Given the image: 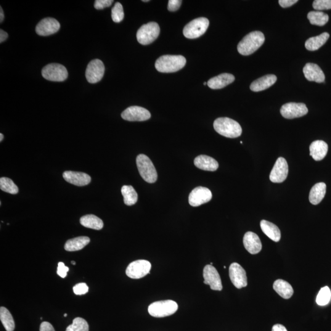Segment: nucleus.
Listing matches in <instances>:
<instances>
[{
	"instance_id": "nucleus-43",
	"label": "nucleus",
	"mask_w": 331,
	"mask_h": 331,
	"mask_svg": "<svg viewBox=\"0 0 331 331\" xmlns=\"http://www.w3.org/2000/svg\"><path fill=\"white\" fill-rule=\"evenodd\" d=\"M298 1V0H279V2L280 6L283 7V8H286V7L293 6V4H296Z\"/></svg>"
},
{
	"instance_id": "nucleus-35",
	"label": "nucleus",
	"mask_w": 331,
	"mask_h": 331,
	"mask_svg": "<svg viewBox=\"0 0 331 331\" xmlns=\"http://www.w3.org/2000/svg\"><path fill=\"white\" fill-rule=\"evenodd\" d=\"M66 331H89V326L86 320L78 317L73 320L72 324L68 326Z\"/></svg>"
},
{
	"instance_id": "nucleus-34",
	"label": "nucleus",
	"mask_w": 331,
	"mask_h": 331,
	"mask_svg": "<svg viewBox=\"0 0 331 331\" xmlns=\"http://www.w3.org/2000/svg\"><path fill=\"white\" fill-rule=\"evenodd\" d=\"M0 189L4 192L10 194L15 195L18 192V189L11 179L7 177H1L0 179Z\"/></svg>"
},
{
	"instance_id": "nucleus-11",
	"label": "nucleus",
	"mask_w": 331,
	"mask_h": 331,
	"mask_svg": "<svg viewBox=\"0 0 331 331\" xmlns=\"http://www.w3.org/2000/svg\"><path fill=\"white\" fill-rule=\"evenodd\" d=\"M105 67L102 61L95 59L89 63L86 71V76L89 83L95 84L104 76Z\"/></svg>"
},
{
	"instance_id": "nucleus-31",
	"label": "nucleus",
	"mask_w": 331,
	"mask_h": 331,
	"mask_svg": "<svg viewBox=\"0 0 331 331\" xmlns=\"http://www.w3.org/2000/svg\"><path fill=\"white\" fill-rule=\"evenodd\" d=\"M124 198V203L127 206H132L137 203L138 196L136 190L131 185H124L121 190Z\"/></svg>"
},
{
	"instance_id": "nucleus-25",
	"label": "nucleus",
	"mask_w": 331,
	"mask_h": 331,
	"mask_svg": "<svg viewBox=\"0 0 331 331\" xmlns=\"http://www.w3.org/2000/svg\"><path fill=\"white\" fill-rule=\"evenodd\" d=\"M327 192V185L323 182L318 183L312 188L309 194V201L312 205H317L322 202Z\"/></svg>"
},
{
	"instance_id": "nucleus-1",
	"label": "nucleus",
	"mask_w": 331,
	"mask_h": 331,
	"mask_svg": "<svg viewBox=\"0 0 331 331\" xmlns=\"http://www.w3.org/2000/svg\"><path fill=\"white\" fill-rule=\"evenodd\" d=\"M265 37L261 31H252L246 35L237 46L239 54L245 56L256 52L264 44Z\"/></svg>"
},
{
	"instance_id": "nucleus-32",
	"label": "nucleus",
	"mask_w": 331,
	"mask_h": 331,
	"mask_svg": "<svg viewBox=\"0 0 331 331\" xmlns=\"http://www.w3.org/2000/svg\"><path fill=\"white\" fill-rule=\"evenodd\" d=\"M307 18L312 25L320 26H324L329 21V15L322 11L310 12Z\"/></svg>"
},
{
	"instance_id": "nucleus-50",
	"label": "nucleus",
	"mask_w": 331,
	"mask_h": 331,
	"mask_svg": "<svg viewBox=\"0 0 331 331\" xmlns=\"http://www.w3.org/2000/svg\"><path fill=\"white\" fill-rule=\"evenodd\" d=\"M144 1V2H148V1H148V0H144V1Z\"/></svg>"
},
{
	"instance_id": "nucleus-26",
	"label": "nucleus",
	"mask_w": 331,
	"mask_h": 331,
	"mask_svg": "<svg viewBox=\"0 0 331 331\" xmlns=\"http://www.w3.org/2000/svg\"><path fill=\"white\" fill-rule=\"evenodd\" d=\"M262 231L267 237L274 242H279L281 238V232L276 225L268 221H262L260 223Z\"/></svg>"
},
{
	"instance_id": "nucleus-38",
	"label": "nucleus",
	"mask_w": 331,
	"mask_h": 331,
	"mask_svg": "<svg viewBox=\"0 0 331 331\" xmlns=\"http://www.w3.org/2000/svg\"><path fill=\"white\" fill-rule=\"evenodd\" d=\"M313 7L317 11L331 9V0H315Z\"/></svg>"
},
{
	"instance_id": "nucleus-30",
	"label": "nucleus",
	"mask_w": 331,
	"mask_h": 331,
	"mask_svg": "<svg viewBox=\"0 0 331 331\" xmlns=\"http://www.w3.org/2000/svg\"><path fill=\"white\" fill-rule=\"evenodd\" d=\"M80 223L84 227L95 230L102 229L104 226L102 220L94 215H87L81 217Z\"/></svg>"
},
{
	"instance_id": "nucleus-52",
	"label": "nucleus",
	"mask_w": 331,
	"mask_h": 331,
	"mask_svg": "<svg viewBox=\"0 0 331 331\" xmlns=\"http://www.w3.org/2000/svg\"><path fill=\"white\" fill-rule=\"evenodd\" d=\"M207 84H208V83H204V85H207Z\"/></svg>"
},
{
	"instance_id": "nucleus-9",
	"label": "nucleus",
	"mask_w": 331,
	"mask_h": 331,
	"mask_svg": "<svg viewBox=\"0 0 331 331\" xmlns=\"http://www.w3.org/2000/svg\"><path fill=\"white\" fill-rule=\"evenodd\" d=\"M152 265L149 261L144 259L132 262L127 267L126 274L132 279H139L150 273Z\"/></svg>"
},
{
	"instance_id": "nucleus-33",
	"label": "nucleus",
	"mask_w": 331,
	"mask_h": 331,
	"mask_svg": "<svg viewBox=\"0 0 331 331\" xmlns=\"http://www.w3.org/2000/svg\"><path fill=\"white\" fill-rule=\"evenodd\" d=\"M0 320L6 331H14L15 329L14 319L8 310L4 307L0 308Z\"/></svg>"
},
{
	"instance_id": "nucleus-27",
	"label": "nucleus",
	"mask_w": 331,
	"mask_h": 331,
	"mask_svg": "<svg viewBox=\"0 0 331 331\" xmlns=\"http://www.w3.org/2000/svg\"><path fill=\"white\" fill-rule=\"evenodd\" d=\"M330 38V34L323 33L319 36L312 37L307 39L305 43L306 48L309 51H315L322 47Z\"/></svg>"
},
{
	"instance_id": "nucleus-48",
	"label": "nucleus",
	"mask_w": 331,
	"mask_h": 331,
	"mask_svg": "<svg viewBox=\"0 0 331 331\" xmlns=\"http://www.w3.org/2000/svg\"><path fill=\"white\" fill-rule=\"evenodd\" d=\"M4 138V136L3 134H0V142H1L2 141V139Z\"/></svg>"
},
{
	"instance_id": "nucleus-46",
	"label": "nucleus",
	"mask_w": 331,
	"mask_h": 331,
	"mask_svg": "<svg viewBox=\"0 0 331 331\" xmlns=\"http://www.w3.org/2000/svg\"><path fill=\"white\" fill-rule=\"evenodd\" d=\"M7 37H8V34L6 32H5L4 31L1 30H0V42L2 43V42L6 41Z\"/></svg>"
},
{
	"instance_id": "nucleus-41",
	"label": "nucleus",
	"mask_w": 331,
	"mask_h": 331,
	"mask_svg": "<svg viewBox=\"0 0 331 331\" xmlns=\"http://www.w3.org/2000/svg\"><path fill=\"white\" fill-rule=\"evenodd\" d=\"M69 271V267L66 266L63 262H60L58 264L57 274L62 278H65L67 276V273Z\"/></svg>"
},
{
	"instance_id": "nucleus-12",
	"label": "nucleus",
	"mask_w": 331,
	"mask_h": 331,
	"mask_svg": "<svg viewBox=\"0 0 331 331\" xmlns=\"http://www.w3.org/2000/svg\"><path fill=\"white\" fill-rule=\"evenodd\" d=\"M204 283L210 286L212 290L221 291L223 289L221 280L218 271L213 265L206 266L203 270Z\"/></svg>"
},
{
	"instance_id": "nucleus-8",
	"label": "nucleus",
	"mask_w": 331,
	"mask_h": 331,
	"mask_svg": "<svg viewBox=\"0 0 331 331\" xmlns=\"http://www.w3.org/2000/svg\"><path fill=\"white\" fill-rule=\"evenodd\" d=\"M42 76L50 81L63 82L68 78V73L64 66L51 63L42 69Z\"/></svg>"
},
{
	"instance_id": "nucleus-39",
	"label": "nucleus",
	"mask_w": 331,
	"mask_h": 331,
	"mask_svg": "<svg viewBox=\"0 0 331 331\" xmlns=\"http://www.w3.org/2000/svg\"><path fill=\"white\" fill-rule=\"evenodd\" d=\"M73 291L76 295H83L88 293L89 287L86 283H78L73 287Z\"/></svg>"
},
{
	"instance_id": "nucleus-6",
	"label": "nucleus",
	"mask_w": 331,
	"mask_h": 331,
	"mask_svg": "<svg viewBox=\"0 0 331 331\" xmlns=\"http://www.w3.org/2000/svg\"><path fill=\"white\" fill-rule=\"evenodd\" d=\"M209 25V21L208 18L205 17L196 18L185 26L183 33L187 38H198L206 33Z\"/></svg>"
},
{
	"instance_id": "nucleus-36",
	"label": "nucleus",
	"mask_w": 331,
	"mask_h": 331,
	"mask_svg": "<svg viewBox=\"0 0 331 331\" xmlns=\"http://www.w3.org/2000/svg\"><path fill=\"white\" fill-rule=\"evenodd\" d=\"M331 299V291L330 288L325 287L320 290L318 294L316 302L318 305L324 306L330 303Z\"/></svg>"
},
{
	"instance_id": "nucleus-37",
	"label": "nucleus",
	"mask_w": 331,
	"mask_h": 331,
	"mask_svg": "<svg viewBox=\"0 0 331 331\" xmlns=\"http://www.w3.org/2000/svg\"><path fill=\"white\" fill-rule=\"evenodd\" d=\"M124 18V11L122 5L120 2H117L112 9V18L113 22L119 23L123 20Z\"/></svg>"
},
{
	"instance_id": "nucleus-47",
	"label": "nucleus",
	"mask_w": 331,
	"mask_h": 331,
	"mask_svg": "<svg viewBox=\"0 0 331 331\" xmlns=\"http://www.w3.org/2000/svg\"><path fill=\"white\" fill-rule=\"evenodd\" d=\"M4 12L3 10H2V7H1V8H0V22L2 23V21L4 20Z\"/></svg>"
},
{
	"instance_id": "nucleus-40",
	"label": "nucleus",
	"mask_w": 331,
	"mask_h": 331,
	"mask_svg": "<svg viewBox=\"0 0 331 331\" xmlns=\"http://www.w3.org/2000/svg\"><path fill=\"white\" fill-rule=\"evenodd\" d=\"M113 2V0H97L95 2V8L99 10L104 9L110 6Z\"/></svg>"
},
{
	"instance_id": "nucleus-17",
	"label": "nucleus",
	"mask_w": 331,
	"mask_h": 331,
	"mask_svg": "<svg viewBox=\"0 0 331 331\" xmlns=\"http://www.w3.org/2000/svg\"><path fill=\"white\" fill-rule=\"evenodd\" d=\"M60 24L53 18H45L39 22L36 27V33L39 36H46L56 33L60 30Z\"/></svg>"
},
{
	"instance_id": "nucleus-4",
	"label": "nucleus",
	"mask_w": 331,
	"mask_h": 331,
	"mask_svg": "<svg viewBox=\"0 0 331 331\" xmlns=\"http://www.w3.org/2000/svg\"><path fill=\"white\" fill-rule=\"evenodd\" d=\"M139 173L145 182L153 184L157 181L158 174L152 161L147 156L140 154L136 158Z\"/></svg>"
},
{
	"instance_id": "nucleus-29",
	"label": "nucleus",
	"mask_w": 331,
	"mask_h": 331,
	"mask_svg": "<svg viewBox=\"0 0 331 331\" xmlns=\"http://www.w3.org/2000/svg\"><path fill=\"white\" fill-rule=\"evenodd\" d=\"M91 242L90 238L81 236L68 240L65 245V249L68 251H75L82 250Z\"/></svg>"
},
{
	"instance_id": "nucleus-10",
	"label": "nucleus",
	"mask_w": 331,
	"mask_h": 331,
	"mask_svg": "<svg viewBox=\"0 0 331 331\" xmlns=\"http://www.w3.org/2000/svg\"><path fill=\"white\" fill-rule=\"evenodd\" d=\"M308 109L304 103H288L283 105L280 113L283 117L293 119L301 117L308 113Z\"/></svg>"
},
{
	"instance_id": "nucleus-28",
	"label": "nucleus",
	"mask_w": 331,
	"mask_h": 331,
	"mask_svg": "<svg viewBox=\"0 0 331 331\" xmlns=\"http://www.w3.org/2000/svg\"><path fill=\"white\" fill-rule=\"evenodd\" d=\"M274 289L282 298L290 299L294 293L293 288L289 283L282 279L277 280L274 283Z\"/></svg>"
},
{
	"instance_id": "nucleus-44",
	"label": "nucleus",
	"mask_w": 331,
	"mask_h": 331,
	"mask_svg": "<svg viewBox=\"0 0 331 331\" xmlns=\"http://www.w3.org/2000/svg\"><path fill=\"white\" fill-rule=\"evenodd\" d=\"M40 331H55L54 327L49 322H42L40 326Z\"/></svg>"
},
{
	"instance_id": "nucleus-42",
	"label": "nucleus",
	"mask_w": 331,
	"mask_h": 331,
	"mask_svg": "<svg viewBox=\"0 0 331 331\" xmlns=\"http://www.w3.org/2000/svg\"><path fill=\"white\" fill-rule=\"evenodd\" d=\"M182 1L181 0H169L168 2V9L169 11L174 12L178 10L181 6Z\"/></svg>"
},
{
	"instance_id": "nucleus-22",
	"label": "nucleus",
	"mask_w": 331,
	"mask_h": 331,
	"mask_svg": "<svg viewBox=\"0 0 331 331\" xmlns=\"http://www.w3.org/2000/svg\"><path fill=\"white\" fill-rule=\"evenodd\" d=\"M276 76L273 75H268L257 79L253 81L250 85V90L251 91L258 92L264 91L269 89L272 86L276 83Z\"/></svg>"
},
{
	"instance_id": "nucleus-15",
	"label": "nucleus",
	"mask_w": 331,
	"mask_h": 331,
	"mask_svg": "<svg viewBox=\"0 0 331 331\" xmlns=\"http://www.w3.org/2000/svg\"><path fill=\"white\" fill-rule=\"evenodd\" d=\"M121 117L129 121H143L149 120L151 114L146 109L139 107H131L121 113Z\"/></svg>"
},
{
	"instance_id": "nucleus-16",
	"label": "nucleus",
	"mask_w": 331,
	"mask_h": 331,
	"mask_svg": "<svg viewBox=\"0 0 331 331\" xmlns=\"http://www.w3.org/2000/svg\"><path fill=\"white\" fill-rule=\"evenodd\" d=\"M288 174V165L284 158L280 157L270 174V180L274 183H282L287 179Z\"/></svg>"
},
{
	"instance_id": "nucleus-2",
	"label": "nucleus",
	"mask_w": 331,
	"mask_h": 331,
	"mask_svg": "<svg viewBox=\"0 0 331 331\" xmlns=\"http://www.w3.org/2000/svg\"><path fill=\"white\" fill-rule=\"evenodd\" d=\"M186 58L182 55H163L155 63V68L160 73L177 72L186 65Z\"/></svg>"
},
{
	"instance_id": "nucleus-13",
	"label": "nucleus",
	"mask_w": 331,
	"mask_h": 331,
	"mask_svg": "<svg viewBox=\"0 0 331 331\" xmlns=\"http://www.w3.org/2000/svg\"><path fill=\"white\" fill-rule=\"evenodd\" d=\"M213 198L211 191L208 188L198 187L195 188L190 193L189 202L193 207H198L204 204L207 203Z\"/></svg>"
},
{
	"instance_id": "nucleus-5",
	"label": "nucleus",
	"mask_w": 331,
	"mask_h": 331,
	"mask_svg": "<svg viewBox=\"0 0 331 331\" xmlns=\"http://www.w3.org/2000/svg\"><path fill=\"white\" fill-rule=\"evenodd\" d=\"M178 309V305L176 302L166 300L155 302L151 304L148 309L151 316L156 318H163L173 315Z\"/></svg>"
},
{
	"instance_id": "nucleus-23",
	"label": "nucleus",
	"mask_w": 331,
	"mask_h": 331,
	"mask_svg": "<svg viewBox=\"0 0 331 331\" xmlns=\"http://www.w3.org/2000/svg\"><path fill=\"white\" fill-rule=\"evenodd\" d=\"M195 165L204 171H216L219 168V163L215 159L207 155H199L194 160Z\"/></svg>"
},
{
	"instance_id": "nucleus-51",
	"label": "nucleus",
	"mask_w": 331,
	"mask_h": 331,
	"mask_svg": "<svg viewBox=\"0 0 331 331\" xmlns=\"http://www.w3.org/2000/svg\"><path fill=\"white\" fill-rule=\"evenodd\" d=\"M67 316H68V315H67V314H65L64 315V317H67Z\"/></svg>"
},
{
	"instance_id": "nucleus-18",
	"label": "nucleus",
	"mask_w": 331,
	"mask_h": 331,
	"mask_svg": "<svg viewBox=\"0 0 331 331\" xmlns=\"http://www.w3.org/2000/svg\"><path fill=\"white\" fill-rule=\"evenodd\" d=\"M303 73L309 81L322 83L325 81L324 73L320 66L315 63H307L303 68Z\"/></svg>"
},
{
	"instance_id": "nucleus-14",
	"label": "nucleus",
	"mask_w": 331,
	"mask_h": 331,
	"mask_svg": "<svg viewBox=\"0 0 331 331\" xmlns=\"http://www.w3.org/2000/svg\"><path fill=\"white\" fill-rule=\"evenodd\" d=\"M229 277L232 284L238 289L247 286V277L246 272L240 264L233 263L229 269Z\"/></svg>"
},
{
	"instance_id": "nucleus-45",
	"label": "nucleus",
	"mask_w": 331,
	"mask_h": 331,
	"mask_svg": "<svg viewBox=\"0 0 331 331\" xmlns=\"http://www.w3.org/2000/svg\"><path fill=\"white\" fill-rule=\"evenodd\" d=\"M272 331H288L284 326L280 324L275 325L272 327Z\"/></svg>"
},
{
	"instance_id": "nucleus-3",
	"label": "nucleus",
	"mask_w": 331,
	"mask_h": 331,
	"mask_svg": "<svg viewBox=\"0 0 331 331\" xmlns=\"http://www.w3.org/2000/svg\"><path fill=\"white\" fill-rule=\"evenodd\" d=\"M214 128L219 134L229 138H236L242 134V132L239 123L227 117L216 119L214 123Z\"/></svg>"
},
{
	"instance_id": "nucleus-24",
	"label": "nucleus",
	"mask_w": 331,
	"mask_h": 331,
	"mask_svg": "<svg viewBox=\"0 0 331 331\" xmlns=\"http://www.w3.org/2000/svg\"><path fill=\"white\" fill-rule=\"evenodd\" d=\"M328 145L325 141H315L310 145V155L315 161H321L327 155Z\"/></svg>"
},
{
	"instance_id": "nucleus-20",
	"label": "nucleus",
	"mask_w": 331,
	"mask_h": 331,
	"mask_svg": "<svg viewBox=\"0 0 331 331\" xmlns=\"http://www.w3.org/2000/svg\"><path fill=\"white\" fill-rule=\"evenodd\" d=\"M243 245L249 253L252 255L260 252L262 243L258 235L253 232H246L243 239Z\"/></svg>"
},
{
	"instance_id": "nucleus-49",
	"label": "nucleus",
	"mask_w": 331,
	"mask_h": 331,
	"mask_svg": "<svg viewBox=\"0 0 331 331\" xmlns=\"http://www.w3.org/2000/svg\"><path fill=\"white\" fill-rule=\"evenodd\" d=\"M71 263H72L73 265H75V264H76V263H75V261H72V262H71Z\"/></svg>"
},
{
	"instance_id": "nucleus-19",
	"label": "nucleus",
	"mask_w": 331,
	"mask_h": 331,
	"mask_svg": "<svg viewBox=\"0 0 331 331\" xmlns=\"http://www.w3.org/2000/svg\"><path fill=\"white\" fill-rule=\"evenodd\" d=\"M63 177L66 182L79 187L86 186L91 182V176L81 172L65 171Z\"/></svg>"
},
{
	"instance_id": "nucleus-21",
	"label": "nucleus",
	"mask_w": 331,
	"mask_h": 331,
	"mask_svg": "<svg viewBox=\"0 0 331 331\" xmlns=\"http://www.w3.org/2000/svg\"><path fill=\"white\" fill-rule=\"evenodd\" d=\"M234 80V76L231 74L223 73L209 80L208 86L212 89H221L232 83Z\"/></svg>"
},
{
	"instance_id": "nucleus-7",
	"label": "nucleus",
	"mask_w": 331,
	"mask_h": 331,
	"mask_svg": "<svg viewBox=\"0 0 331 331\" xmlns=\"http://www.w3.org/2000/svg\"><path fill=\"white\" fill-rule=\"evenodd\" d=\"M160 33V28L157 23H148L137 31V41L142 45H149L157 39Z\"/></svg>"
}]
</instances>
